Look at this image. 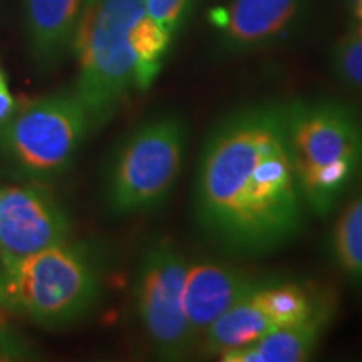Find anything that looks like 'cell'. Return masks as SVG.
<instances>
[{"label":"cell","instance_id":"52a82bcc","mask_svg":"<svg viewBox=\"0 0 362 362\" xmlns=\"http://www.w3.org/2000/svg\"><path fill=\"white\" fill-rule=\"evenodd\" d=\"M189 262L168 240H156L139 257L134 277L136 312L155 354L185 361L200 344L183 307Z\"/></svg>","mask_w":362,"mask_h":362},{"label":"cell","instance_id":"5b68a950","mask_svg":"<svg viewBox=\"0 0 362 362\" xmlns=\"http://www.w3.org/2000/svg\"><path fill=\"white\" fill-rule=\"evenodd\" d=\"M187 123L168 112L144 121L112 153L104 173V200L116 216L151 211L173 192L183 168Z\"/></svg>","mask_w":362,"mask_h":362},{"label":"cell","instance_id":"44dd1931","mask_svg":"<svg viewBox=\"0 0 362 362\" xmlns=\"http://www.w3.org/2000/svg\"><path fill=\"white\" fill-rule=\"evenodd\" d=\"M349 2H351V4H354V2H359V0H349Z\"/></svg>","mask_w":362,"mask_h":362},{"label":"cell","instance_id":"2e32d148","mask_svg":"<svg viewBox=\"0 0 362 362\" xmlns=\"http://www.w3.org/2000/svg\"><path fill=\"white\" fill-rule=\"evenodd\" d=\"M148 16L168 35H173L183 19L188 0H144Z\"/></svg>","mask_w":362,"mask_h":362},{"label":"cell","instance_id":"6da1fadb","mask_svg":"<svg viewBox=\"0 0 362 362\" xmlns=\"http://www.w3.org/2000/svg\"><path fill=\"white\" fill-rule=\"evenodd\" d=\"M193 221L206 242L238 259L292 243L305 226L282 123V103L226 112L208 131L193 185Z\"/></svg>","mask_w":362,"mask_h":362},{"label":"cell","instance_id":"e0dca14e","mask_svg":"<svg viewBox=\"0 0 362 362\" xmlns=\"http://www.w3.org/2000/svg\"><path fill=\"white\" fill-rule=\"evenodd\" d=\"M29 347L13 332L12 325L0 327V361H22L29 359Z\"/></svg>","mask_w":362,"mask_h":362},{"label":"cell","instance_id":"d6986e66","mask_svg":"<svg viewBox=\"0 0 362 362\" xmlns=\"http://www.w3.org/2000/svg\"><path fill=\"white\" fill-rule=\"evenodd\" d=\"M7 325H11V314L0 307V327H7Z\"/></svg>","mask_w":362,"mask_h":362},{"label":"cell","instance_id":"4fadbf2b","mask_svg":"<svg viewBox=\"0 0 362 362\" xmlns=\"http://www.w3.org/2000/svg\"><path fill=\"white\" fill-rule=\"evenodd\" d=\"M300 0H233L226 8L223 35L233 51H248L275 39L296 19Z\"/></svg>","mask_w":362,"mask_h":362},{"label":"cell","instance_id":"30bf717a","mask_svg":"<svg viewBox=\"0 0 362 362\" xmlns=\"http://www.w3.org/2000/svg\"><path fill=\"white\" fill-rule=\"evenodd\" d=\"M265 280L237 265L189 262L183 285V307L198 341L218 317Z\"/></svg>","mask_w":362,"mask_h":362},{"label":"cell","instance_id":"3957f363","mask_svg":"<svg viewBox=\"0 0 362 362\" xmlns=\"http://www.w3.org/2000/svg\"><path fill=\"white\" fill-rule=\"evenodd\" d=\"M285 143L307 210L325 218L362 178V112L337 99L282 103Z\"/></svg>","mask_w":362,"mask_h":362},{"label":"cell","instance_id":"ac0fdd59","mask_svg":"<svg viewBox=\"0 0 362 362\" xmlns=\"http://www.w3.org/2000/svg\"><path fill=\"white\" fill-rule=\"evenodd\" d=\"M17 110L16 98L11 94V89H8L7 76L4 72L2 67H0V124L6 123V121L11 117Z\"/></svg>","mask_w":362,"mask_h":362},{"label":"cell","instance_id":"8992f818","mask_svg":"<svg viewBox=\"0 0 362 362\" xmlns=\"http://www.w3.org/2000/svg\"><path fill=\"white\" fill-rule=\"evenodd\" d=\"M90 131L72 89L39 98L0 124V165L22 180H54L71 168Z\"/></svg>","mask_w":362,"mask_h":362},{"label":"cell","instance_id":"ba28073f","mask_svg":"<svg viewBox=\"0 0 362 362\" xmlns=\"http://www.w3.org/2000/svg\"><path fill=\"white\" fill-rule=\"evenodd\" d=\"M327 297L287 280L267 279L260 287L218 317L202 337L203 352L220 356L259 341L272 330L314 314Z\"/></svg>","mask_w":362,"mask_h":362},{"label":"cell","instance_id":"277c9868","mask_svg":"<svg viewBox=\"0 0 362 362\" xmlns=\"http://www.w3.org/2000/svg\"><path fill=\"white\" fill-rule=\"evenodd\" d=\"M101 296V272L88 247L64 242L0 262V307L47 329L76 324Z\"/></svg>","mask_w":362,"mask_h":362},{"label":"cell","instance_id":"9a60e30c","mask_svg":"<svg viewBox=\"0 0 362 362\" xmlns=\"http://www.w3.org/2000/svg\"><path fill=\"white\" fill-rule=\"evenodd\" d=\"M332 69L342 84L362 94V22L336 44Z\"/></svg>","mask_w":362,"mask_h":362},{"label":"cell","instance_id":"7c38bea8","mask_svg":"<svg viewBox=\"0 0 362 362\" xmlns=\"http://www.w3.org/2000/svg\"><path fill=\"white\" fill-rule=\"evenodd\" d=\"M336 314V300L327 297L314 314L279 327L259 341L220 354L223 362H304L310 359Z\"/></svg>","mask_w":362,"mask_h":362},{"label":"cell","instance_id":"8fae6325","mask_svg":"<svg viewBox=\"0 0 362 362\" xmlns=\"http://www.w3.org/2000/svg\"><path fill=\"white\" fill-rule=\"evenodd\" d=\"M84 0H22L27 45L39 71H51L72 52Z\"/></svg>","mask_w":362,"mask_h":362},{"label":"cell","instance_id":"5bb4252c","mask_svg":"<svg viewBox=\"0 0 362 362\" xmlns=\"http://www.w3.org/2000/svg\"><path fill=\"white\" fill-rule=\"evenodd\" d=\"M332 264L351 285L362 288V193L342 211L329 233Z\"/></svg>","mask_w":362,"mask_h":362},{"label":"cell","instance_id":"7a4b0ae2","mask_svg":"<svg viewBox=\"0 0 362 362\" xmlns=\"http://www.w3.org/2000/svg\"><path fill=\"white\" fill-rule=\"evenodd\" d=\"M170 40L148 16L144 0H84L72 42L78 59L72 90L93 131L110 123L134 93L151 88Z\"/></svg>","mask_w":362,"mask_h":362},{"label":"cell","instance_id":"9c48e42d","mask_svg":"<svg viewBox=\"0 0 362 362\" xmlns=\"http://www.w3.org/2000/svg\"><path fill=\"white\" fill-rule=\"evenodd\" d=\"M71 232L66 208L39 181L0 188V262L69 242Z\"/></svg>","mask_w":362,"mask_h":362},{"label":"cell","instance_id":"ffe728a7","mask_svg":"<svg viewBox=\"0 0 362 362\" xmlns=\"http://www.w3.org/2000/svg\"><path fill=\"white\" fill-rule=\"evenodd\" d=\"M351 7H352V13H354L356 19L362 22V0H359V2L351 4Z\"/></svg>","mask_w":362,"mask_h":362}]
</instances>
